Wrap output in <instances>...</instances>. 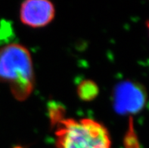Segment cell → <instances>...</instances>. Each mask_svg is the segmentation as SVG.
<instances>
[{"label": "cell", "instance_id": "7a4b0ae2", "mask_svg": "<svg viewBox=\"0 0 149 148\" xmlns=\"http://www.w3.org/2000/svg\"><path fill=\"white\" fill-rule=\"evenodd\" d=\"M55 148H112L108 129L92 119L56 120Z\"/></svg>", "mask_w": 149, "mask_h": 148}, {"label": "cell", "instance_id": "3957f363", "mask_svg": "<svg viewBox=\"0 0 149 148\" xmlns=\"http://www.w3.org/2000/svg\"><path fill=\"white\" fill-rule=\"evenodd\" d=\"M146 92L138 83L125 81L117 85L113 92V106L118 113H136L144 107Z\"/></svg>", "mask_w": 149, "mask_h": 148}, {"label": "cell", "instance_id": "8992f818", "mask_svg": "<svg viewBox=\"0 0 149 148\" xmlns=\"http://www.w3.org/2000/svg\"><path fill=\"white\" fill-rule=\"evenodd\" d=\"M147 27L148 29V33H149V21H148L147 22Z\"/></svg>", "mask_w": 149, "mask_h": 148}, {"label": "cell", "instance_id": "6da1fadb", "mask_svg": "<svg viewBox=\"0 0 149 148\" xmlns=\"http://www.w3.org/2000/svg\"><path fill=\"white\" fill-rule=\"evenodd\" d=\"M0 82L8 85L18 101L30 97L35 84L30 51L22 44L7 41L0 44Z\"/></svg>", "mask_w": 149, "mask_h": 148}, {"label": "cell", "instance_id": "5b68a950", "mask_svg": "<svg viewBox=\"0 0 149 148\" xmlns=\"http://www.w3.org/2000/svg\"><path fill=\"white\" fill-rule=\"evenodd\" d=\"M78 93L84 101H90L98 94V87L92 81H83L78 87Z\"/></svg>", "mask_w": 149, "mask_h": 148}, {"label": "cell", "instance_id": "277c9868", "mask_svg": "<svg viewBox=\"0 0 149 148\" xmlns=\"http://www.w3.org/2000/svg\"><path fill=\"white\" fill-rule=\"evenodd\" d=\"M55 15L54 5L46 0H28L23 2L20 8L21 22L37 28L49 24Z\"/></svg>", "mask_w": 149, "mask_h": 148}]
</instances>
